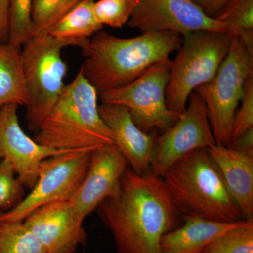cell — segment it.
<instances>
[{"label":"cell","mask_w":253,"mask_h":253,"mask_svg":"<svg viewBox=\"0 0 253 253\" xmlns=\"http://www.w3.org/2000/svg\"><path fill=\"white\" fill-rule=\"evenodd\" d=\"M33 0H9L8 44L21 48L33 38L31 20Z\"/></svg>","instance_id":"cb8c5ba5"},{"label":"cell","mask_w":253,"mask_h":253,"mask_svg":"<svg viewBox=\"0 0 253 253\" xmlns=\"http://www.w3.org/2000/svg\"><path fill=\"white\" fill-rule=\"evenodd\" d=\"M18 107L10 104L0 108V161H8L23 186L31 189L43 161L73 151L51 149L30 138L20 125Z\"/></svg>","instance_id":"7c38bea8"},{"label":"cell","mask_w":253,"mask_h":253,"mask_svg":"<svg viewBox=\"0 0 253 253\" xmlns=\"http://www.w3.org/2000/svg\"><path fill=\"white\" fill-rule=\"evenodd\" d=\"M0 253H45L24 222H0Z\"/></svg>","instance_id":"603a6c76"},{"label":"cell","mask_w":253,"mask_h":253,"mask_svg":"<svg viewBox=\"0 0 253 253\" xmlns=\"http://www.w3.org/2000/svg\"><path fill=\"white\" fill-rule=\"evenodd\" d=\"M215 144L206 105L194 91L179 119L155 137L151 173L161 177L168 168L186 154L195 150L207 149Z\"/></svg>","instance_id":"30bf717a"},{"label":"cell","mask_w":253,"mask_h":253,"mask_svg":"<svg viewBox=\"0 0 253 253\" xmlns=\"http://www.w3.org/2000/svg\"><path fill=\"white\" fill-rule=\"evenodd\" d=\"M74 46L51 36L33 37L21 51V65L27 94L26 118L36 132L64 89L67 72L61 50Z\"/></svg>","instance_id":"8992f818"},{"label":"cell","mask_w":253,"mask_h":253,"mask_svg":"<svg viewBox=\"0 0 253 253\" xmlns=\"http://www.w3.org/2000/svg\"><path fill=\"white\" fill-rule=\"evenodd\" d=\"M27 102L21 48L0 43V108L25 106Z\"/></svg>","instance_id":"d6986e66"},{"label":"cell","mask_w":253,"mask_h":253,"mask_svg":"<svg viewBox=\"0 0 253 253\" xmlns=\"http://www.w3.org/2000/svg\"><path fill=\"white\" fill-rule=\"evenodd\" d=\"M253 127V78L246 83L239 109L236 110L233 123L231 140Z\"/></svg>","instance_id":"4316f807"},{"label":"cell","mask_w":253,"mask_h":253,"mask_svg":"<svg viewBox=\"0 0 253 253\" xmlns=\"http://www.w3.org/2000/svg\"><path fill=\"white\" fill-rule=\"evenodd\" d=\"M138 0H98L94 2L95 15L102 26L122 28L134 14Z\"/></svg>","instance_id":"d4e9b609"},{"label":"cell","mask_w":253,"mask_h":253,"mask_svg":"<svg viewBox=\"0 0 253 253\" xmlns=\"http://www.w3.org/2000/svg\"><path fill=\"white\" fill-rule=\"evenodd\" d=\"M98 94L80 69L35 132L34 140L63 151H94L114 144L99 113Z\"/></svg>","instance_id":"277c9868"},{"label":"cell","mask_w":253,"mask_h":253,"mask_svg":"<svg viewBox=\"0 0 253 253\" xmlns=\"http://www.w3.org/2000/svg\"><path fill=\"white\" fill-rule=\"evenodd\" d=\"M45 253L76 252L86 244L84 219L70 201H56L38 208L24 221Z\"/></svg>","instance_id":"4fadbf2b"},{"label":"cell","mask_w":253,"mask_h":253,"mask_svg":"<svg viewBox=\"0 0 253 253\" xmlns=\"http://www.w3.org/2000/svg\"></svg>","instance_id":"1f68e13d"},{"label":"cell","mask_w":253,"mask_h":253,"mask_svg":"<svg viewBox=\"0 0 253 253\" xmlns=\"http://www.w3.org/2000/svg\"><path fill=\"white\" fill-rule=\"evenodd\" d=\"M94 2V0H82L55 26L49 36L70 42L81 49L84 48L91 37L103 28L95 15Z\"/></svg>","instance_id":"ac0fdd59"},{"label":"cell","mask_w":253,"mask_h":253,"mask_svg":"<svg viewBox=\"0 0 253 253\" xmlns=\"http://www.w3.org/2000/svg\"><path fill=\"white\" fill-rule=\"evenodd\" d=\"M184 223L165 234L160 253H202L208 244L236 223H221L199 217H182ZM239 222V221H238Z\"/></svg>","instance_id":"e0dca14e"},{"label":"cell","mask_w":253,"mask_h":253,"mask_svg":"<svg viewBox=\"0 0 253 253\" xmlns=\"http://www.w3.org/2000/svg\"><path fill=\"white\" fill-rule=\"evenodd\" d=\"M127 25L141 33L173 32L181 36L197 31L227 32L225 25L207 16L191 0H138Z\"/></svg>","instance_id":"8fae6325"},{"label":"cell","mask_w":253,"mask_h":253,"mask_svg":"<svg viewBox=\"0 0 253 253\" xmlns=\"http://www.w3.org/2000/svg\"><path fill=\"white\" fill-rule=\"evenodd\" d=\"M169 63L170 60L156 63L129 84L101 93L99 95L101 102L127 108L141 130L162 134L181 114L171 111L166 104Z\"/></svg>","instance_id":"ba28073f"},{"label":"cell","mask_w":253,"mask_h":253,"mask_svg":"<svg viewBox=\"0 0 253 253\" xmlns=\"http://www.w3.org/2000/svg\"><path fill=\"white\" fill-rule=\"evenodd\" d=\"M92 151H70L43 161L30 194L16 207L0 212V222H22L42 206L56 201H70L85 178Z\"/></svg>","instance_id":"9c48e42d"},{"label":"cell","mask_w":253,"mask_h":253,"mask_svg":"<svg viewBox=\"0 0 253 253\" xmlns=\"http://www.w3.org/2000/svg\"><path fill=\"white\" fill-rule=\"evenodd\" d=\"M161 178L181 217L221 223L244 220L207 149L186 154Z\"/></svg>","instance_id":"3957f363"},{"label":"cell","mask_w":253,"mask_h":253,"mask_svg":"<svg viewBox=\"0 0 253 253\" xmlns=\"http://www.w3.org/2000/svg\"><path fill=\"white\" fill-rule=\"evenodd\" d=\"M99 113L112 133L114 144L130 165L131 170L138 174L149 173L154 132L141 130L133 121L129 109L121 105L101 104Z\"/></svg>","instance_id":"9a60e30c"},{"label":"cell","mask_w":253,"mask_h":253,"mask_svg":"<svg viewBox=\"0 0 253 253\" xmlns=\"http://www.w3.org/2000/svg\"><path fill=\"white\" fill-rule=\"evenodd\" d=\"M252 78L253 51L233 37L229 52L215 76L194 91L206 105L216 144H230L236 111L246 83Z\"/></svg>","instance_id":"52a82bcc"},{"label":"cell","mask_w":253,"mask_h":253,"mask_svg":"<svg viewBox=\"0 0 253 253\" xmlns=\"http://www.w3.org/2000/svg\"><path fill=\"white\" fill-rule=\"evenodd\" d=\"M228 32L197 31L182 36L177 54L169 63L166 90L168 109L181 113L191 93L212 81L230 49Z\"/></svg>","instance_id":"5b68a950"},{"label":"cell","mask_w":253,"mask_h":253,"mask_svg":"<svg viewBox=\"0 0 253 253\" xmlns=\"http://www.w3.org/2000/svg\"><path fill=\"white\" fill-rule=\"evenodd\" d=\"M23 186L12 166L5 160L0 161V210L10 211L23 199Z\"/></svg>","instance_id":"484cf974"},{"label":"cell","mask_w":253,"mask_h":253,"mask_svg":"<svg viewBox=\"0 0 253 253\" xmlns=\"http://www.w3.org/2000/svg\"><path fill=\"white\" fill-rule=\"evenodd\" d=\"M199 6L203 11L210 16L214 18L229 0H191Z\"/></svg>","instance_id":"83f0119b"},{"label":"cell","mask_w":253,"mask_h":253,"mask_svg":"<svg viewBox=\"0 0 253 253\" xmlns=\"http://www.w3.org/2000/svg\"><path fill=\"white\" fill-rule=\"evenodd\" d=\"M182 36L173 32H150L120 38L100 31L82 49L81 70L99 95L126 86L156 63L178 51Z\"/></svg>","instance_id":"7a4b0ae2"},{"label":"cell","mask_w":253,"mask_h":253,"mask_svg":"<svg viewBox=\"0 0 253 253\" xmlns=\"http://www.w3.org/2000/svg\"><path fill=\"white\" fill-rule=\"evenodd\" d=\"M204 253H253V219H244L213 240Z\"/></svg>","instance_id":"7402d4cb"},{"label":"cell","mask_w":253,"mask_h":253,"mask_svg":"<svg viewBox=\"0 0 253 253\" xmlns=\"http://www.w3.org/2000/svg\"><path fill=\"white\" fill-rule=\"evenodd\" d=\"M214 18L253 51V0H229Z\"/></svg>","instance_id":"ffe728a7"},{"label":"cell","mask_w":253,"mask_h":253,"mask_svg":"<svg viewBox=\"0 0 253 253\" xmlns=\"http://www.w3.org/2000/svg\"><path fill=\"white\" fill-rule=\"evenodd\" d=\"M76 253V252H70V253Z\"/></svg>","instance_id":"4dcf8cb0"},{"label":"cell","mask_w":253,"mask_h":253,"mask_svg":"<svg viewBox=\"0 0 253 253\" xmlns=\"http://www.w3.org/2000/svg\"><path fill=\"white\" fill-rule=\"evenodd\" d=\"M228 147L239 151H253V127L233 139Z\"/></svg>","instance_id":"f1b7e54d"},{"label":"cell","mask_w":253,"mask_h":253,"mask_svg":"<svg viewBox=\"0 0 253 253\" xmlns=\"http://www.w3.org/2000/svg\"><path fill=\"white\" fill-rule=\"evenodd\" d=\"M82 0H33L31 20L33 37L49 36L56 24Z\"/></svg>","instance_id":"44dd1931"},{"label":"cell","mask_w":253,"mask_h":253,"mask_svg":"<svg viewBox=\"0 0 253 253\" xmlns=\"http://www.w3.org/2000/svg\"><path fill=\"white\" fill-rule=\"evenodd\" d=\"M9 0H0V43L8 42V10Z\"/></svg>","instance_id":"f546056e"},{"label":"cell","mask_w":253,"mask_h":253,"mask_svg":"<svg viewBox=\"0 0 253 253\" xmlns=\"http://www.w3.org/2000/svg\"><path fill=\"white\" fill-rule=\"evenodd\" d=\"M96 211L116 253H160L163 236L182 224L162 179L131 169L123 174L118 194Z\"/></svg>","instance_id":"6da1fadb"},{"label":"cell","mask_w":253,"mask_h":253,"mask_svg":"<svg viewBox=\"0 0 253 253\" xmlns=\"http://www.w3.org/2000/svg\"><path fill=\"white\" fill-rule=\"evenodd\" d=\"M244 219L253 216V151L217 144L207 149Z\"/></svg>","instance_id":"2e32d148"},{"label":"cell","mask_w":253,"mask_h":253,"mask_svg":"<svg viewBox=\"0 0 253 253\" xmlns=\"http://www.w3.org/2000/svg\"><path fill=\"white\" fill-rule=\"evenodd\" d=\"M127 165L126 158L115 144L91 152L85 178L70 200L84 220L104 200L118 194Z\"/></svg>","instance_id":"5bb4252c"}]
</instances>
